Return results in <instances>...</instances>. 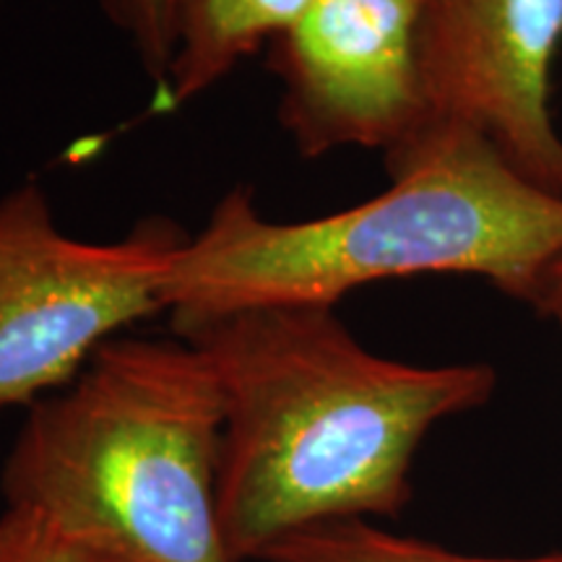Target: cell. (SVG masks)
<instances>
[{
  "label": "cell",
  "instance_id": "6da1fadb",
  "mask_svg": "<svg viewBox=\"0 0 562 562\" xmlns=\"http://www.w3.org/2000/svg\"><path fill=\"white\" fill-rule=\"evenodd\" d=\"M172 328L220 383V518L237 562H261L311 526L396 516L427 432L480 409L497 385L482 362L372 355L326 305L243 307Z\"/></svg>",
  "mask_w": 562,
  "mask_h": 562
},
{
  "label": "cell",
  "instance_id": "7a4b0ae2",
  "mask_svg": "<svg viewBox=\"0 0 562 562\" xmlns=\"http://www.w3.org/2000/svg\"><path fill=\"white\" fill-rule=\"evenodd\" d=\"M389 191L339 214L273 222L250 188L222 195L167 266L172 323L258 305H326L383 279L469 273L539 307L562 261V199L524 180L490 140L432 121L385 154Z\"/></svg>",
  "mask_w": 562,
  "mask_h": 562
},
{
  "label": "cell",
  "instance_id": "3957f363",
  "mask_svg": "<svg viewBox=\"0 0 562 562\" xmlns=\"http://www.w3.org/2000/svg\"><path fill=\"white\" fill-rule=\"evenodd\" d=\"M26 409L5 508L37 510L125 562H237L220 518L222 393L199 349L112 339Z\"/></svg>",
  "mask_w": 562,
  "mask_h": 562
},
{
  "label": "cell",
  "instance_id": "277c9868",
  "mask_svg": "<svg viewBox=\"0 0 562 562\" xmlns=\"http://www.w3.org/2000/svg\"><path fill=\"white\" fill-rule=\"evenodd\" d=\"M188 240L165 216L121 240H74L40 182L0 195V412L66 389L117 331L165 311L167 266Z\"/></svg>",
  "mask_w": 562,
  "mask_h": 562
},
{
  "label": "cell",
  "instance_id": "5b68a950",
  "mask_svg": "<svg viewBox=\"0 0 562 562\" xmlns=\"http://www.w3.org/2000/svg\"><path fill=\"white\" fill-rule=\"evenodd\" d=\"M425 0H313L269 45L279 121L300 157L389 154L432 123L419 74Z\"/></svg>",
  "mask_w": 562,
  "mask_h": 562
},
{
  "label": "cell",
  "instance_id": "8992f818",
  "mask_svg": "<svg viewBox=\"0 0 562 562\" xmlns=\"http://www.w3.org/2000/svg\"><path fill=\"white\" fill-rule=\"evenodd\" d=\"M417 45L432 121L480 133L524 180L562 199L550 112L562 0H425Z\"/></svg>",
  "mask_w": 562,
  "mask_h": 562
},
{
  "label": "cell",
  "instance_id": "52a82bcc",
  "mask_svg": "<svg viewBox=\"0 0 562 562\" xmlns=\"http://www.w3.org/2000/svg\"><path fill=\"white\" fill-rule=\"evenodd\" d=\"M313 0H178L165 97L172 108L220 83L237 63L271 45Z\"/></svg>",
  "mask_w": 562,
  "mask_h": 562
},
{
  "label": "cell",
  "instance_id": "ba28073f",
  "mask_svg": "<svg viewBox=\"0 0 562 562\" xmlns=\"http://www.w3.org/2000/svg\"><path fill=\"white\" fill-rule=\"evenodd\" d=\"M261 562H562V552L533 558H480L378 529L364 518L318 524L281 539Z\"/></svg>",
  "mask_w": 562,
  "mask_h": 562
},
{
  "label": "cell",
  "instance_id": "9c48e42d",
  "mask_svg": "<svg viewBox=\"0 0 562 562\" xmlns=\"http://www.w3.org/2000/svg\"><path fill=\"white\" fill-rule=\"evenodd\" d=\"M0 562H125L30 508L0 516Z\"/></svg>",
  "mask_w": 562,
  "mask_h": 562
},
{
  "label": "cell",
  "instance_id": "30bf717a",
  "mask_svg": "<svg viewBox=\"0 0 562 562\" xmlns=\"http://www.w3.org/2000/svg\"><path fill=\"white\" fill-rule=\"evenodd\" d=\"M112 24L128 37L146 74L165 87L175 53L178 0H97Z\"/></svg>",
  "mask_w": 562,
  "mask_h": 562
},
{
  "label": "cell",
  "instance_id": "8fae6325",
  "mask_svg": "<svg viewBox=\"0 0 562 562\" xmlns=\"http://www.w3.org/2000/svg\"><path fill=\"white\" fill-rule=\"evenodd\" d=\"M562 297V261H558L547 273V284H544V294H542V302H539V311L544 313V307L550 305L552 300Z\"/></svg>",
  "mask_w": 562,
  "mask_h": 562
},
{
  "label": "cell",
  "instance_id": "7c38bea8",
  "mask_svg": "<svg viewBox=\"0 0 562 562\" xmlns=\"http://www.w3.org/2000/svg\"><path fill=\"white\" fill-rule=\"evenodd\" d=\"M544 313H547V315H552V318H554V321H558V323H560V328H562V297H558V300H552V302H550V305H547V307H544Z\"/></svg>",
  "mask_w": 562,
  "mask_h": 562
}]
</instances>
